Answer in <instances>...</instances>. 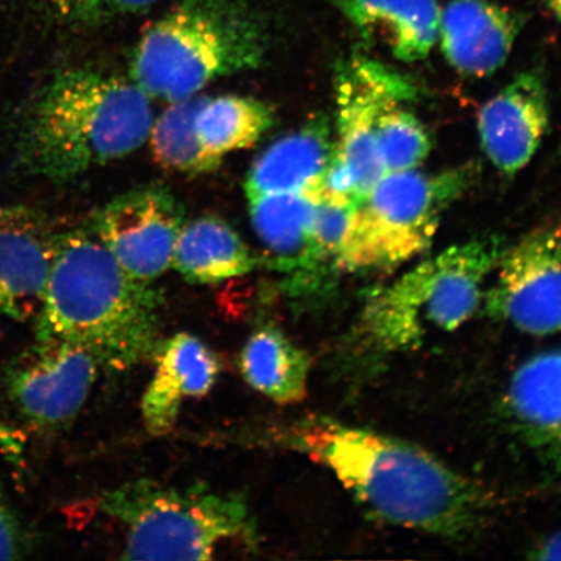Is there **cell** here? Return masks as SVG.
I'll return each mask as SVG.
<instances>
[{
  "label": "cell",
  "instance_id": "obj_1",
  "mask_svg": "<svg viewBox=\"0 0 561 561\" xmlns=\"http://www.w3.org/2000/svg\"><path fill=\"white\" fill-rule=\"evenodd\" d=\"M294 446L331 469L371 515L399 528L465 536L493 502L480 483L437 456L382 433L313 419L294 434Z\"/></svg>",
  "mask_w": 561,
  "mask_h": 561
},
{
  "label": "cell",
  "instance_id": "obj_2",
  "mask_svg": "<svg viewBox=\"0 0 561 561\" xmlns=\"http://www.w3.org/2000/svg\"><path fill=\"white\" fill-rule=\"evenodd\" d=\"M151 98L133 80L89 67L54 70L13 122V165L67 182L128 157L149 139Z\"/></svg>",
  "mask_w": 561,
  "mask_h": 561
},
{
  "label": "cell",
  "instance_id": "obj_3",
  "mask_svg": "<svg viewBox=\"0 0 561 561\" xmlns=\"http://www.w3.org/2000/svg\"><path fill=\"white\" fill-rule=\"evenodd\" d=\"M160 291L126 273L93 229L60 231L35 341L91 351L102 368L128 370L160 345Z\"/></svg>",
  "mask_w": 561,
  "mask_h": 561
},
{
  "label": "cell",
  "instance_id": "obj_4",
  "mask_svg": "<svg viewBox=\"0 0 561 561\" xmlns=\"http://www.w3.org/2000/svg\"><path fill=\"white\" fill-rule=\"evenodd\" d=\"M268 42L248 0H180L139 38L133 81L150 98L186 100L222 77L261 66Z\"/></svg>",
  "mask_w": 561,
  "mask_h": 561
},
{
  "label": "cell",
  "instance_id": "obj_5",
  "mask_svg": "<svg viewBox=\"0 0 561 561\" xmlns=\"http://www.w3.org/2000/svg\"><path fill=\"white\" fill-rule=\"evenodd\" d=\"M504 245L500 238L454 244L425 259L367 299L351 333L356 348L411 353L453 333L482 306Z\"/></svg>",
  "mask_w": 561,
  "mask_h": 561
},
{
  "label": "cell",
  "instance_id": "obj_6",
  "mask_svg": "<svg viewBox=\"0 0 561 561\" xmlns=\"http://www.w3.org/2000/svg\"><path fill=\"white\" fill-rule=\"evenodd\" d=\"M101 510L126 530L125 560H208L228 539L256 542L243 495L199 483L179 489L151 480L126 482L105 491Z\"/></svg>",
  "mask_w": 561,
  "mask_h": 561
},
{
  "label": "cell",
  "instance_id": "obj_7",
  "mask_svg": "<svg viewBox=\"0 0 561 561\" xmlns=\"http://www.w3.org/2000/svg\"><path fill=\"white\" fill-rule=\"evenodd\" d=\"M474 175L472 165L383 174L351 214L336 270L391 271L423 255L447 208L468 191Z\"/></svg>",
  "mask_w": 561,
  "mask_h": 561
},
{
  "label": "cell",
  "instance_id": "obj_8",
  "mask_svg": "<svg viewBox=\"0 0 561 561\" xmlns=\"http://www.w3.org/2000/svg\"><path fill=\"white\" fill-rule=\"evenodd\" d=\"M405 76L380 61L354 56L336 72V139L319 198L356 206L383 175L376 133L383 111L416 98Z\"/></svg>",
  "mask_w": 561,
  "mask_h": 561
},
{
  "label": "cell",
  "instance_id": "obj_9",
  "mask_svg": "<svg viewBox=\"0 0 561 561\" xmlns=\"http://www.w3.org/2000/svg\"><path fill=\"white\" fill-rule=\"evenodd\" d=\"M483 296V310L516 331L561 333V220L542 224L504 249Z\"/></svg>",
  "mask_w": 561,
  "mask_h": 561
},
{
  "label": "cell",
  "instance_id": "obj_10",
  "mask_svg": "<svg viewBox=\"0 0 561 561\" xmlns=\"http://www.w3.org/2000/svg\"><path fill=\"white\" fill-rule=\"evenodd\" d=\"M101 369L98 357L77 343L35 341L30 353L5 370V390L26 423L58 431L79 415Z\"/></svg>",
  "mask_w": 561,
  "mask_h": 561
},
{
  "label": "cell",
  "instance_id": "obj_11",
  "mask_svg": "<svg viewBox=\"0 0 561 561\" xmlns=\"http://www.w3.org/2000/svg\"><path fill=\"white\" fill-rule=\"evenodd\" d=\"M184 213L164 186L135 188L105 205L93 220L94 233L126 273L144 283L172 268Z\"/></svg>",
  "mask_w": 561,
  "mask_h": 561
},
{
  "label": "cell",
  "instance_id": "obj_12",
  "mask_svg": "<svg viewBox=\"0 0 561 561\" xmlns=\"http://www.w3.org/2000/svg\"><path fill=\"white\" fill-rule=\"evenodd\" d=\"M59 234L45 210L0 206V318L21 322L38 314Z\"/></svg>",
  "mask_w": 561,
  "mask_h": 561
},
{
  "label": "cell",
  "instance_id": "obj_13",
  "mask_svg": "<svg viewBox=\"0 0 561 561\" xmlns=\"http://www.w3.org/2000/svg\"><path fill=\"white\" fill-rule=\"evenodd\" d=\"M250 201L252 227L271 268L285 273L293 296L324 289L334 265L313 240L316 201L304 193L257 196Z\"/></svg>",
  "mask_w": 561,
  "mask_h": 561
},
{
  "label": "cell",
  "instance_id": "obj_14",
  "mask_svg": "<svg viewBox=\"0 0 561 561\" xmlns=\"http://www.w3.org/2000/svg\"><path fill=\"white\" fill-rule=\"evenodd\" d=\"M550 123L541 75L520 73L483 105L477 122L482 151L496 170L516 174L536 156Z\"/></svg>",
  "mask_w": 561,
  "mask_h": 561
},
{
  "label": "cell",
  "instance_id": "obj_15",
  "mask_svg": "<svg viewBox=\"0 0 561 561\" xmlns=\"http://www.w3.org/2000/svg\"><path fill=\"white\" fill-rule=\"evenodd\" d=\"M520 27V16L493 0H451L439 15L440 50L459 73L481 79L504 66Z\"/></svg>",
  "mask_w": 561,
  "mask_h": 561
},
{
  "label": "cell",
  "instance_id": "obj_16",
  "mask_svg": "<svg viewBox=\"0 0 561 561\" xmlns=\"http://www.w3.org/2000/svg\"><path fill=\"white\" fill-rule=\"evenodd\" d=\"M153 359L156 374L142 398L146 430L153 436L170 433L184 399L203 397L219 377V357L198 336L178 333L161 341Z\"/></svg>",
  "mask_w": 561,
  "mask_h": 561
},
{
  "label": "cell",
  "instance_id": "obj_17",
  "mask_svg": "<svg viewBox=\"0 0 561 561\" xmlns=\"http://www.w3.org/2000/svg\"><path fill=\"white\" fill-rule=\"evenodd\" d=\"M503 405L526 444L561 472V347L525 360L511 377Z\"/></svg>",
  "mask_w": 561,
  "mask_h": 561
},
{
  "label": "cell",
  "instance_id": "obj_18",
  "mask_svg": "<svg viewBox=\"0 0 561 561\" xmlns=\"http://www.w3.org/2000/svg\"><path fill=\"white\" fill-rule=\"evenodd\" d=\"M333 151L334 142L327 118H311L291 135L277 140L255 161L245 181L248 198L304 193L318 201Z\"/></svg>",
  "mask_w": 561,
  "mask_h": 561
},
{
  "label": "cell",
  "instance_id": "obj_19",
  "mask_svg": "<svg viewBox=\"0 0 561 561\" xmlns=\"http://www.w3.org/2000/svg\"><path fill=\"white\" fill-rule=\"evenodd\" d=\"M367 39L383 45L396 59L423 60L438 41L437 0H332Z\"/></svg>",
  "mask_w": 561,
  "mask_h": 561
},
{
  "label": "cell",
  "instance_id": "obj_20",
  "mask_svg": "<svg viewBox=\"0 0 561 561\" xmlns=\"http://www.w3.org/2000/svg\"><path fill=\"white\" fill-rule=\"evenodd\" d=\"M256 259L237 231L217 217L185 222L174 244L172 268L188 283L217 284L241 277Z\"/></svg>",
  "mask_w": 561,
  "mask_h": 561
},
{
  "label": "cell",
  "instance_id": "obj_21",
  "mask_svg": "<svg viewBox=\"0 0 561 561\" xmlns=\"http://www.w3.org/2000/svg\"><path fill=\"white\" fill-rule=\"evenodd\" d=\"M240 368L251 388L273 402L291 404L307 394L311 357L277 327L263 325L245 342Z\"/></svg>",
  "mask_w": 561,
  "mask_h": 561
},
{
  "label": "cell",
  "instance_id": "obj_22",
  "mask_svg": "<svg viewBox=\"0 0 561 561\" xmlns=\"http://www.w3.org/2000/svg\"><path fill=\"white\" fill-rule=\"evenodd\" d=\"M206 100L207 96L194 95L172 102L153 121L149 135L151 151L164 170L196 175L220 167L221 158L206 150L196 129V117Z\"/></svg>",
  "mask_w": 561,
  "mask_h": 561
},
{
  "label": "cell",
  "instance_id": "obj_23",
  "mask_svg": "<svg viewBox=\"0 0 561 561\" xmlns=\"http://www.w3.org/2000/svg\"><path fill=\"white\" fill-rule=\"evenodd\" d=\"M272 125V110L251 96L207 98L196 117V129L203 146L221 159L229 152L255 145Z\"/></svg>",
  "mask_w": 561,
  "mask_h": 561
},
{
  "label": "cell",
  "instance_id": "obj_24",
  "mask_svg": "<svg viewBox=\"0 0 561 561\" xmlns=\"http://www.w3.org/2000/svg\"><path fill=\"white\" fill-rule=\"evenodd\" d=\"M403 104H391L378 122L376 157L383 174L417 170L432 150L425 125Z\"/></svg>",
  "mask_w": 561,
  "mask_h": 561
},
{
  "label": "cell",
  "instance_id": "obj_25",
  "mask_svg": "<svg viewBox=\"0 0 561 561\" xmlns=\"http://www.w3.org/2000/svg\"><path fill=\"white\" fill-rule=\"evenodd\" d=\"M55 20L73 26H95L107 21L138 15L158 0H44Z\"/></svg>",
  "mask_w": 561,
  "mask_h": 561
},
{
  "label": "cell",
  "instance_id": "obj_26",
  "mask_svg": "<svg viewBox=\"0 0 561 561\" xmlns=\"http://www.w3.org/2000/svg\"><path fill=\"white\" fill-rule=\"evenodd\" d=\"M353 209L354 206L324 198L314 203L313 240L321 255L331 262L335 270L336 257H339Z\"/></svg>",
  "mask_w": 561,
  "mask_h": 561
},
{
  "label": "cell",
  "instance_id": "obj_27",
  "mask_svg": "<svg viewBox=\"0 0 561 561\" xmlns=\"http://www.w3.org/2000/svg\"><path fill=\"white\" fill-rule=\"evenodd\" d=\"M20 552V526L3 490L0 489V560L18 559Z\"/></svg>",
  "mask_w": 561,
  "mask_h": 561
},
{
  "label": "cell",
  "instance_id": "obj_28",
  "mask_svg": "<svg viewBox=\"0 0 561 561\" xmlns=\"http://www.w3.org/2000/svg\"><path fill=\"white\" fill-rule=\"evenodd\" d=\"M533 552H535V557L533 558L536 559L561 560V531L539 542Z\"/></svg>",
  "mask_w": 561,
  "mask_h": 561
},
{
  "label": "cell",
  "instance_id": "obj_29",
  "mask_svg": "<svg viewBox=\"0 0 561 561\" xmlns=\"http://www.w3.org/2000/svg\"><path fill=\"white\" fill-rule=\"evenodd\" d=\"M545 3L561 23V0H545Z\"/></svg>",
  "mask_w": 561,
  "mask_h": 561
}]
</instances>
